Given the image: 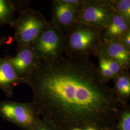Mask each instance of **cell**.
Instances as JSON below:
<instances>
[{
  "instance_id": "6da1fadb",
  "label": "cell",
  "mask_w": 130,
  "mask_h": 130,
  "mask_svg": "<svg viewBox=\"0 0 130 130\" xmlns=\"http://www.w3.org/2000/svg\"><path fill=\"white\" fill-rule=\"evenodd\" d=\"M32 103L44 121L60 130H116L125 105L100 78L90 58L41 62L24 79Z\"/></svg>"
},
{
  "instance_id": "7a4b0ae2",
  "label": "cell",
  "mask_w": 130,
  "mask_h": 130,
  "mask_svg": "<svg viewBox=\"0 0 130 130\" xmlns=\"http://www.w3.org/2000/svg\"><path fill=\"white\" fill-rule=\"evenodd\" d=\"M102 29L76 23L64 34L63 53L68 57L90 58L95 56Z\"/></svg>"
},
{
  "instance_id": "3957f363",
  "label": "cell",
  "mask_w": 130,
  "mask_h": 130,
  "mask_svg": "<svg viewBox=\"0 0 130 130\" xmlns=\"http://www.w3.org/2000/svg\"><path fill=\"white\" fill-rule=\"evenodd\" d=\"M18 19L10 25L14 29L17 51L30 44L50 23L39 11L26 8L19 12Z\"/></svg>"
},
{
  "instance_id": "277c9868",
  "label": "cell",
  "mask_w": 130,
  "mask_h": 130,
  "mask_svg": "<svg viewBox=\"0 0 130 130\" xmlns=\"http://www.w3.org/2000/svg\"><path fill=\"white\" fill-rule=\"evenodd\" d=\"M64 44V34L50 22L31 45L38 58L45 62L62 57Z\"/></svg>"
},
{
  "instance_id": "5b68a950",
  "label": "cell",
  "mask_w": 130,
  "mask_h": 130,
  "mask_svg": "<svg viewBox=\"0 0 130 130\" xmlns=\"http://www.w3.org/2000/svg\"><path fill=\"white\" fill-rule=\"evenodd\" d=\"M0 116L23 130H31L36 121L41 118L31 102L9 100L0 101Z\"/></svg>"
},
{
  "instance_id": "8992f818",
  "label": "cell",
  "mask_w": 130,
  "mask_h": 130,
  "mask_svg": "<svg viewBox=\"0 0 130 130\" xmlns=\"http://www.w3.org/2000/svg\"><path fill=\"white\" fill-rule=\"evenodd\" d=\"M114 12L105 0H85L77 13L76 23L103 29L110 22Z\"/></svg>"
},
{
  "instance_id": "52a82bcc",
  "label": "cell",
  "mask_w": 130,
  "mask_h": 130,
  "mask_svg": "<svg viewBox=\"0 0 130 130\" xmlns=\"http://www.w3.org/2000/svg\"><path fill=\"white\" fill-rule=\"evenodd\" d=\"M7 57L17 74L23 80L24 84V79L36 69L41 62L35 54L31 44L21 47L14 56Z\"/></svg>"
},
{
  "instance_id": "ba28073f",
  "label": "cell",
  "mask_w": 130,
  "mask_h": 130,
  "mask_svg": "<svg viewBox=\"0 0 130 130\" xmlns=\"http://www.w3.org/2000/svg\"><path fill=\"white\" fill-rule=\"evenodd\" d=\"M78 12L63 3L61 0L52 3L51 23L65 34L76 23Z\"/></svg>"
},
{
  "instance_id": "9c48e42d",
  "label": "cell",
  "mask_w": 130,
  "mask_h": 130,
  "mask_svg": "<svg viewBox=\"0 0 130 130\" xmlns=\"http://www.w3.org/2000/svg\"><path fill=\"white\" fill-rule=\"evenodd\" d=\"M102 55L115 61L129 70L130 68V48L120 42L101 39L95 54Z\"/></svg>"
},
{
  "instance_id": "30bf717a",
  "label": "cell",
  "mask_w": 130,
  "mask_h": 130,
  "mask_svg": "<svg viewBox=\"0 0 130 130\" xmlns=\"http://www.w3.org/2000/svg\"><path fill=\"white\" fill-rule=\"evenodd\" d=\"M21 84H24L23 80L10 64L7 56L0 57V89L8 98H11L14 88Z\"/></svg>"
},
{
  "instance_id": "8fae6325",
  "label": "cell",
  "mask_w": 130,
  "mask_h": 130,
  "mask_svg": "<svg viewBox=\"0 0 130 130\" xmlns=\"http://www.w3.org/2000/svg\"><path fill=\"white\" fill-rule=\"evenodd\" d=\"M130 32V20L114 12L109 24L101 32V39L118 41L121 37Z\"/></svg>"
},
{
  "instance_id": "7c38bea8",
  "label": "cell",
  "mask_w": 130,
  "mask_h": 130,
  "mask_svg": "<svg viewBox=\"0 0 130 130\" xmlns=\"http://www.w3.org/2000/svg\"><path fill=\"white\" fill-rule=\"evenodd\" d=\"M114 86L113 92L117 98L125 105L130 98V74L127 70L118 75L113 79Z\"/></svg>"
},
{
  "instance_id": "4fadbf2b",
  "label": "cell",
  "mask_w": 130,
  "mask_h": 130,
  "mask_svg": "<svg viewBox=\"0 0 130 130\" xmlns=\"http://www.w3.org/2000/svg\"><path fill=\"white\" fill-rule=\"evenodd\" d=\"M19 11L18 2L10 0H0V27L10 25L14 21V14Z\"/></svg>"
},
{
  "instance_id": "5bb4252c",
  "label": "cell",
  "mask_w": 130,
  "mask_h": 130,
  "mask_svg": "<svg viewBox=\"0 0 130 130\" xmlns=\"http://www.w3.org/2000/svg\"><path fill=\"white\" fill-rule=\"evenodd\" d=\"M114 12L130 20V0H105Z\"/></svg>"
},
{
  "instance_id": "9a60e30c",
  "label": "cell",
  "mask_w": 130,
  "mask_h": 130,
  "mask_svg": "<svg viewBox=\"0 0 130 130\" xmlns=\"http://www.w3.org/2000/svg\"><path fill=\"white\" fill-rule=\"evenodd\" d=\"M96 57H98L99 61L98 68V73L100 78L105 83H107L108 82L112 79L113 80L115 76L109 69L103 58L102 56L99 55L96 56Z\"/></svg>"
},
{
  "instance_id": "2e32d148",
  "label": "cell",
  "mask_w": 130,
  "mask_h": 130,
  "mask_svg": "<svg viewBox=\"0 0 130 130\" xmlns=\"http://www.w3.org/2000/svg\"><path fill=\"white\" fill-rule=\"evenodd\" d=\"M116 130H130V109L129 106L122 112L117 125Z\"/></svg>"
},
{
  "instance_id": "e0dca14e",
  "label": "cell",
  "mask_w": 130,
  "mask_h": 130,
  "mask_svg": "<svg viewBox=\"0 0 130 130\" xmlns=\"http://www.w3.org/2000/svg\"><path fill=\"white\" fill-rule=\"evenodd\" d=\"M102 56L109 69L111 71L112 73L115 75V77L124 72V71L129 70L116 61L110 59L105 56Z\"/></svg>"
},
{
  "instance_id": "ac0fdd59",
  "label": "cell",
  "mask_w": 130,
  "mask_h": 130,
  "mask_svg": "<svg viewBox=\"0 0 130 130\" xmlns=\"http://www.w3.org/2000/svg\"><path fill=\"white\" fill-rule=\"evenodd\" d=\"M30 130H60L51 123L39 119L34 124Z\"/></svg>"
},
{
  "instance_id": "d6986e66",
  "label": "cell",
  "mask_w": 130,
  "mask_h": 130,
  "mask_svg": "<svg viewBox=\"0 0 130 130\" xmlns=\"http://www.w3.org/2000/svg\"><path fill=\"white\" fill-rule=\"evenodd\" d=\"M61 1L78 12L83 7L85 0H61Z\"/></svg>"
},
{
  "instance_id": "ffe728a7",
  "label": "cell",
  "mask_w": 130,
  "mask_h": 130,
  "mask_svg": "<svg viewBox=\"0 0 130 130\" xmlns=\"http://www.w3.org/2000/svg\"><path fill=\"white\" fill-rule=\"evenodd\" d=\"M118 42H120L124 46L130 48V32L126 33L121 37Z\"/></svg>"
},
{
  "instance_id": "44dd1931",
  "label": "cell",
  "mask_w": 130,
  "mask_h": 130,
  "mask_svg": "<svg viewBox=\"0 0 130 130\" xmlns=\"http://www.w3.org/2000/svg\"><path fill=\"white\" fill-rule=\"evenodd\" d=\"M13 38L12 37H3L0 38V46L3 44H10L13 42Z\"/></svg>"
},
{
  "instance_id": "7402d4cb",
  "label": "cell",
  "mask_w": 130,
  "mask_h": 130,
  "mask_svg": "<svg viewBox=\"0 0 130 130\" xmlns=\"http://www.w3.org/2000/svg\"><path fill=\"white\" fill-rule=\"evenodd\" d=\"M85 130H96L95 129H93V128H87V129H85Z\"/></svg>"
},
{
  "instance_id": "603a6c76",
  "label": "cell",
  "mask_w": 130,
  "mask_h": 130,
  "mask_svg": "<svg viewBox=\"0 0 130 130\" xmlns=\"http://www.w3.org/2000/svg\"><path fill=\"white\" fill-rule=\"evenodd\" d=\"M72 130H82V129H79V128H75V129H72Z\"/></svg>"
}]
</instances>
